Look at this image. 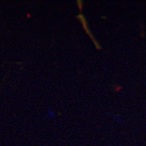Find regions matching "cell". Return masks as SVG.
<instances>
[{
  "label": "cell",
  "instance_id": "cell-1",
  "mask_svg": "<svg viewBox=\"0 0 146 146\" xmlns=\"http://www.w3.org/2000/svg\"><path fill=\"white\" fill-rule=\"evenodd\" d=\"M77 18H79V19H80V20L81 21L82 24H83V28L85 29V30L86 31V33H87V34L89 35V36H90V38L92 39V40H93L94 43V45H96V46L97 48L98 49H101V46H99V45L98 42H97V41L95 40L94 38L93 37V35H91V34L90 31H89V29H88V28L87 24H86V20H85L84 16H83V15H79V16H77Z\"/></svg>",
  "mask_w": 146,
  "mask_h": 146
},
{
  "label": "cell",
  "instance_id": "cell-2",
  "mask_svg": "<svg viewBox=\"0 0 146 146\" xmlns=\"http://www.w3.org/2000/svg\"><path fill=\"white\" fill-rule=\"evenodd\" d=\"M47 114L49 117L50 118H55L56 116V114L55 111L51 109V108H49L47 111Z\"/></svg>",
  "mask_w": 146,
  "mask_h": 146
}]
</instances>
